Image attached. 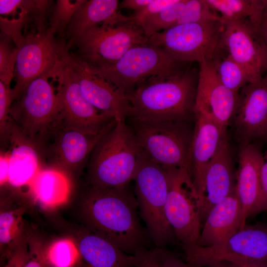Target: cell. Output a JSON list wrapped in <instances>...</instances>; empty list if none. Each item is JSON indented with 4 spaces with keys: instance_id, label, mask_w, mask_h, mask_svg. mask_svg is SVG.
Returning a JSON list of instances; mask_svg holds the SVG:
<instances>
[{
    "instance_id": "cell-11",
    "label": "cell",
    "mask_w": 267,
    "mask_h": 267,
    "mask_svg": "<svg viewBox=\"0 0 267 267\" xmlns=\"http://www.w3.org/2000/svg\"><path fill=\"white\" fill-rule=\"evenodd\" d=\"M51 78L58 83L56 90L60 127L97 135L115 121L111 116L99 111L87 101L62 58Z\"/></svg>"
},
{
    "instance_id": "cell-14",
    "label": "cell",
    "mask_w": 267,
    "mask_h": 267,
    "mask_svg": "<svg viewBox=\"0 0 267 267\" xmlns=\"http://www.w3.org/2000/svg\"><path fill=\"white\" fill-rule=\"evenodd\" d=\"M85 98L100 112L117 122H126L129 104L125 93L107 81L92 66L65 50L62 56Z\"/></svg>"
},
{
    "instance_id": "cell-35",
    "label": "cell",
    "mask_w": 267,
    "mask_h": 267,
    "mask_svg": "<svg viewBox=\"0 0 267 267\" xmlns=\"http://www.w3.org/2000/svg\"><path fill=\"white\" fill-rule=\"evenodd\" d=\"M12 39L2 33L0 40V81L10 87L14 73L18 52L17 47L12 45Z\"/></svg>"
},
{
    "instance_id": "cell-17",
    "label": "cell",
    "mask_w": 267,
    "mask_h": 267,
    "mask_svg": "<svg viewBox=\"0 0 267 267\" xmlns=\"http://www.w3.org/2000/svg\"><path fill=\"white\" fill-rule=\"evenodd\" d=\"M194 111L209 115L227 136V129L239 99V92L224 86L220 81L211 60L199 63Z\"/></svg>"
},
{
    "instance_id": "cell-1",
    "label": "cell",
    "mask_w": 267,
    "mask_h": 267,
    "mask_svg": "<svg viewBox=\"0 0 267 267\" xmlns=\"http://www.w3.org/2000/svg\"><path fill=\"white\" fill-rule=\"evenodd\" d=\"M83 211L92 233L102 237L125 253L134 255L146 248L151 239L140 223L138 203L128 186L100 188L90 185Z\"/></svg>"
},
{
    "instance_id": "cell-41",
    "label": "cell",
    "mask_w": 267,
    "mask_h": 267,
    "mask_svg": "<svg viewBox=\"0 0 267 267\" xmlns=\"http://www.w3.org/2000/svg\"><path fill=\"white\" fill-rule=\"evenodd\" d=\"M9 152L1 153L0 156V184L3 186L8 182L9 173Z\"/></svg>"
},
{
    "instance_id": "cell-28",
    "label": "cell",
    "mask_w": 267,
    "mask_h": 267,
    "mask_svg": "<svg viewBox=\"0 0 267 267\" xmlns=\"http://www.w3.org/2000/svg\"><path fill=\"white\" fill-rule=\"evenodd\" d=\"M221 82L237 92L250 83L244 69L218 45L211 60Z\"/></svg>"
},
{
    "instance_id": "cell-45",
    "label": "cell",
    "mask_w": 267,
    "mask_h": 267,
    "mask_svg": "<svg viewBox=\"0 0 267 267\" xmlns=\"http://www.w3.org/2000/svg\"><path fill=\"white\" fill-rule=\"evenodd\" d=\"M210 267H238L234 263L228 261H221L216 263Z\"/></svg>"
},
{
    "instance_id": "cell-12",
    "label": "cell",
    "mask_w": 267,
    "mask_h": 267,
    "mask_svg": "<svg viewBox=\"0 0 267 267\" xmlns=\"http://www.w3.org/2000/svg\"><path fill=\"white\" fill-rule=\"evenodd\" d=\"M49 27L24 37L18 48L14 78L11 89L12 101L36 79L51 75L60 63L66 49L65 39L57 40Z\"/></svg>"
},
{
    "instance_id": "cell-4",
    "label": "cell",
    "mask_w": 267,
    "mask_h": 267,
    "mask_svg": "<svg viewBox=\"0 0 267 267\" xmlns=\"http://www.w3.org/2000/svg\"><path fill=\"white\" fill-rule=\"evenodd\" d=\"M49 78L33 80L10 109L12 133L33 145L49 139L60 127L58 98Z\"/></svg>"
},
{
    "instance_id": "cell-29",
    "label": "cell",
    "mask_w": 267,
    "mask_h": 267,
    "mask_svg": "<svg viewBox=\"0 0 267 267\" xmlns=\"http://www.w3.org/2000/svg\"><path fill=\"white\" fill-rule=\"evenodd\" d=\"M44 256L48 267H73L81 259L78 246L69 238L53 242Z\"/></svg>"
},
{
    "instance_id": "cell-7",
    "label": "cell",
    "mask_w": 267,
    "mask_h": 267,
    "mask_svg": "<svg viewBox=\"0 0 267 267\" xmlns=\"http://www.w3.org/2000/svg\"><path fill=\"white\" fill-rule=\"evenodd\" d=\"M147 38L142 29L130 20L115 25L95 26L66 44L69 51L93 67H101L118 60L132 47L145 44Z\"/></svg>"
},
{
    "instance_id": "cell-23",
    "label": "cell",
    "mask_w": 267,
    "mask_h": 267,
    "mask_svg": "<svg viewBox=\"0 0 267 267\" xmlns=\"http://www.w3.org/2000/svg\"><path fill=\"white\" fill-rule=\"evenodd\" d=\"M119 7L118 0H86L77 10L66 29V44L95 26L102 24L114 26L131 20L130 16L118 11Z\"/></svg>"
},
{
    "instance_id": "cell-5",
    "label": "cell",
    "mask_w": 267,
    "mask_h": 267,
    "mask_svg": "<svg viewBox=\"0 0 267 267\" xmlns=\"http://www.w3.org/2000/svg\"><path fill=\"white\" fill-rule=\"evenodd\" d=\"M126 123L134 133L140 148L152 161L164 168H178L189 172L194 118L165 121L128 118Z\"/></svg>"
},
{
    "instance_id": "cell-44",
    "label": "cell",
    "mask_w": 267,
    "mask_h": 267,
    "mask_svg": "<svg viewBox=\"0 0 267 267\" xmlns=\"http://www.w3.org/2000/svg\"><path fill=\"white\" fill-rule=\"evenodd\" d=\"M21 0H0V15H7L14 12L20 4Z\"/></svg>"
},
{
    "instance_id": "cell-38",
    "label": "cell",
    "mask_w": 267,
    "mask_h": 267,
    "mask_svg": "<svg viewBox=\"0 0 267 267\" xmlns=\"http://www.w3.org/2000/svg\"><path fill=\"white\" fill-rule=\"evenodd\" d=\"M267 210V150L264 155L261 172V191L256 215Z\"/></svg>"
},
{
    "instance_id": "cell-37",
    "label": "cell",
    "mask_w": 267,
    "mask_h": 267,
    "mask_svg": "<svg viewBox=\"0 0 267 267\" xmlns=\"http://www.w3.org/2000/svg\"><path fill=\"white\" fill-rule=\"evenodd\" d=\"M178 1V0H152V2L142 9L135 11L130 17L133 22L140 26L146 20Z\"/></svg>"
},
{
    "instance_id": "cell-13",
    "label": "cell",
    "mask_w": 267,
    "mask_h": 267,
    "mask_svg": "<svg viewBox=\"0 0 267 267\" xmlns=\"http://www.w3.org/2000/svg\"><path fill=\"white\" fill-rule=\"evenodd\" d=\"M185 258L191 267H210L221 261L267 262V222L246 224L220 245L198 246Z\"/></svg>"
},
{
    "instance_id": "cell-2",
    "label": "cell",
    "mask_w": 267,
    "mask_h": 267,
    "mask_svg": "<svg viewBox=\"0 0 267 267\" xmlns=\"http://www.w3.org/2000/svg\"><path fill=\"white\" fill-rule=\"evenodd\" d=\"M198 76L199 69L187 67L143 79L125 93L129 104L127 119L152 121L194 119Z\"/></svg>"
},
{
    "instance_id": "cell-9",
    "label": "cell",
    "mask_w": 267,
    "mask_h": 267,
    "mask_svg": "<svg viewBox=\"0 0 267 267\" xmlns=\"http://www.w3.org/2000/svg\"><path fill=\"white\" fill-rule=\"evenodd\" d=\"M165 168L168 181L166 216L185 253L198 246L200 237L197 195L187 170Z\"/></svg>"
},
{
    "instance_id": "cell-27",
    "label": "cell",
    "mask_w": 267,
    "mask_h": 267,
    "mask_svg": "<svg viewBox=\"0 0 267 267\" xmlns=\"http://www.w3.org/2000/svg\"><path fill=\"white\" fill-rule=\"evenodd\" d=\"M221 21L247 20L257 24L265 0H206Z\"/></svg>"
},
{
    "instance_id": "cell-26",
    "label": "cell",
    "mask_w": 267,
    "mask_h": 267,
    "mask_svg": "<svg viewBox=\"0 0 267 267\" xmlns=\"http://www.w3.org/2000/svg\"><path fill=\"white\" fill-rule=\"evenodd\" d=\"M13 146L9 151L8 182L15 187L29 185L41 170L38 152L34 146L12 134Z\"/></svg>"
},
{
    "instance_id": "cell-24",
    "label": "cell",
    "mask_w": 267,
    "mask_h": 267,
    "mask_svg": "<svg viewBox=\"0 0 267 267\" xmlns=\"http://www.w3.org/2000/svg\"><path fill=\"white\" fill-rule=\"evenodd\" d=\"M78 246L85 267L134 266V255L125 253L108 240L91 232L82 236Z\"/></svg>"
},
{
    "instance_id": "cell-8",
    "label": "cell",
    "mask_w": 267,
    "mask_h": 267,
    "mask_svg": "<svg viewBox=\"0 0 267 267\" xmlns=\"http://www.w3.org/2000/svg\"><path fill=\"white\" fill-rule=\"evenodd\" d=\"M222 27L221 20L178 24L151 36L146 43L163 49L178 62L201 63L212 59Z\"/></svg>"
},
{
    "instance_id": "cell-33",
    "label": "cell",
    "mask_w": 267,
    "mask_h": 267,
    "mask_svg": "<svg viewBox=\"0 0 267 267\" xmlns=\"http://www.w3.org/2000/svg\"><path fill=\"white\" fill-rule=\"evenodd\" d=\"M22 212L15 210L3 212L0 215V243L1 248L11 246L20 236L22 228Z\"/></svg>"
},
{
    "instance_id": "cell-15",
    "label": "cell",
    "mask_w": 267,
    "mask_h": 267,
    "mask_svg": "<svg viewBox=\"0 0 267 267\" xmlns=\"http://www.w3.org/2000/svg\"><path fill=\"white\" fill-rule=\"evenodd\" d=\"M218 46L245 71L250 83L267 71V47L256 27L249 20L222 22Z\"/></svg>"
},
{
    "instance_id": "cell-19",
    "label": "cell",
    "mask_w": 267,
    "mask_h": 267,
    "mask_svg": "<svg viewBox=\"0 0 267 267\" xmlns=\"http://www.w3.org/2000/svg\"><path fill=\"white\" fill-rule=\"evenodd\" d=\"M231 151L228 136L223 138L208 164L205 176L203 201L198 208L201 222L235 186Z\"/></svg>"
},
{
    "instance_id": "cell-43",
    "label": "cell",
    "mask_w": 267,
    "mask_h": 267,
    "mask_svg": "<svg viewBox=\"0 0 267 267\" xmlns=\"http://www.w3.org/2000/svg\"><path fill=\"white\" fill-rule=\"evenodd\" d=\"M152 0H124L119 7L122 8L131 9L137 11L148 5Z\"/></svg>"
},
{
    "instance_id": "cell-18",
    "label": "cell",
    "mask_w": 267,
    "mask_h": 267,
    "mask_svg": "<svg viewBox=\"0 0 267 267\" xmlns=\"http://www.w3.org/2000/svg\"><path fill=\"white\" fill-rule=\"evenodd\" d=\"M194 128L191 143L188 171L197 195L198 208L205 193V176L207 167L217 151L224 136L219 128L206 113L194 111Z\"/></svg>"
},
{
    "instance_id": "cell-40",
    "label": "cell",
    "mask_w": 267,
    "mask_h": 267,
    "mask_svg": "<svg viewBox=\"0 0 267 267\" xmlns=\"http://www.w3.org/2000/svg\"><path fill=\"white\" fill-rule=\"evenodd\" d=\"M28 255L26 245H19L7 257V261L3 267H24Z\"/></svg>"
},
{
    "instance_id": "cell-20",
    "label": "cell",
    "mask_w": 267,
    "mask_h": 267,
    "mask_svg": "<svg viewBox=\"0 0 267 267\" xmlns=\"http://www.w3.org/2000/svg\"><path fill=\"white\" fill-rule=\"evenodd\" d=\"M236 190L241 208L242 222L256 215L261 191V172L264 155L257 144L239 147Z\"/></svg>"
},
{
    "instance_id": "cell-3",
    "label": "cell",
    "mask_w": 267,
    "mask_h": 267,
    "mask_svg": "<svg viewBox=\"0 0 267 267\" xmlns=\"http://www.w3.org/2000/svg\"><path fill=\"white\" fill-rule=\"evenodd\" d=\"M141 150L126 122H116L98 140L89 159V185L100 188L128 186L135 175Z\"/></svg>"
},
{
    "instance_id": "cell-34",
    "label": "cell",
    "mask_w": 267,
    "mask_h": 267,
    "mask_svg": "<svg viewBox=\"0 0 267 267\" xmlns=\"http://www.w3.org/2000/svg\"><path fill=\"white\" fill-rule=\"evenodd\" d=\"M221 20L219 15L206 0H186L182 13L176 25Z\"/></svg>"
},
{
    "instance_id": "cell-47",
    "label": "cell",
    "mask_w": 267,
    "mask_h": 267,
    "mask_svg": "<svg viewBox=\"0 0 267 267\" xmlns=\"http://www.w3.org/2000/svg\"><path fill=\"white\" fill-rule=\"evenodd\" d=\"M263 141L267 142V134L263 140Z\"/></svg>"
},
{
    "instance_id": "cell-25",
    "label": "cell",
    "mask_w": 267,
    "mask_h": 267,
    "mask_svg": "<svg viewBox=\"0 0 267 267\" xmlns=\"http://www.w3.org/2000/svg\"><path fill=\"white\" fill-rule=\"evenodd\" d=\"M29 186L35 200L42 208L49 210L66 203L71 190L68 176L57 168L41 170Z\"/></svg>"
},
{
    "instance_id": "cell-32",
    "label": "cell",
    "mask_w": 267,
    "mask_h": 267,
    "mask_svg": "<svg viewBox=\"0 0 267 267\" xmlns=\"http://www.w3.org/2000/svg\"><path fill=\"white\" fill-rule=\"evenodd\" d=\"M86 0H57L50 20L49 28L61 39H65L66 29L79 8Z\"/></svg>"
},
{
    "instance_id": "cell-16",
    "label": "cell",
    "mask_w": 267,
    "mask_h": 267,
    "mask_svg": "<svg viewBox=\"0 0 267 267\" xmlns=\"http://www.w3.org/2000/svg\"><path fill=\"white\" fill-rule=\"evenodd\" d=\"M229 126L239 147L263 141L267 134V74L240 89Z\"/></svg>"
},
{
    "instance_id": "cell-10",
    "label": "cell",
    "mask_w": 267,
    "mask_h": 267,
    "mask_svg": "<svg viewBox=\"0 0 267 267\" xmlns=\"http://www.w3.org/2000/svg\"><path fill=\"white\" fill-rule=\"evenodd\" d=\"M185 64L163 49L145 43L132 47L113 64L92 67L126 93L143 79L177 72L185 68Z\"/></svg>"
},
{
    "instance_id": "cell-30",
    "label": "cell",
    "mask_w": 267,
    "mask_h": 267,
    "mask_svg": "<svg viewBox=\"0 0 267 267\" xmlns=\"http://www.w3.org/2000/svg\"><path fill=\"white\" fill-rule=\"evenodd\" d=\"M134 256V267H191L165 247L143 248Z\"/></svg>"
},
{
    "instance_id": "cell-22",
    "label": "cell",
    "mask_w": 267,
    "mask_h": 267,
    "mask_svg": "<svg viewBox=\"0 0 267 267\" xmlns=\"http://www.w3.org/2000/svg\"><path fill=\"white\" fill-rule=\"evenodd\" d=\"M116 122L114 121L104 131L97 135L60 127L50 137L53 141L49 150L54 162L67 170L72 171L81 167L89 159L98 140Z\"/></svg>"
},
{
    "instance_id": "cell-46",
    "label": "cell",
    "mask_w": 267,
    "mask_h": 267,
    "mask_svg": "<svg viewBox=\"0 0 267 267\" xmlns=\"http://www.w3.org/2000/svg\"><path fill=\"white\" fill-rule=\"evenodd\" d=\"M243 263L247 267H267V262H244Z\"/></svg>"
},
{
    "instance_id": "cell-36",
    "label": "cell",
    "mask_w": 267,
    "mask_h": 267,
    "mask_svg": "<svg viewBox=\"0 0 267 267\" xmlns=\"http://www.w3.org/2000/svg\"><path fill=\"white\" fill-rule=\"evenodd\" d=\"M11 89L0 81V130L1 136L9 135L12 126L9 112L12 102L10 95Z\"/></svg>"
},
{
    "instance_id": "cell-6",
    "label": "cell",
    "mask_w": 267,
    "mask_h": 267,
    "mask_svg": "<svg viewBox=\"0 0 267 267\" xmlns=\"http://www.w3.org/2000/svg\"><path fill=\"white\" fill-rule=\"evenodd\" d=\"M140 217L156 247H165L175 237L165 213L168 192L166 170L152 161L141 149L134 180Z\"/></svg>"
},
{
    "instance_id": "cell-42",
    "label": "cell",
    "mask_w": 267,
    "mask_h": 267,
    "mask_svg": "<svg viewBox=\"0 0 267 267\" xmlns=\"http://www.w3.org/2000/svg\"><path fill=\"white\" fill-rule=\"evenodd\" d=\"M255 27L267 47V0H265L259 21Z\"/></svg>"
},
{
    "instance_id": "cell-31",
    "label": "cell",
    "mask_w": 267,
    "mask_h": 267,
    "mask_svg": "<svg viewBox=\"0 0 267 267\" xmlns=\"http://www.w3.org/2000/svg\"><path fill=\"white\" fill-rule=\"evenodd\" d=\"M186 0H178L173 5L144 21L140 25L147 39L151 36L175 26L179 19Z\"/></svg>"
},
{
    "instance_id": "cell-48",
    "label": "cell",
    "mask_w": 267,
    "mask_h": 267,
    "mask_svg": "<svg viewBox=\"0 0 267 267\" xmlns=\"http://www.w3.org/2000/svg\"><path fill=\"white\" fill-rule=\"evenodd\" d=\"M266 74H267V71H266Z\"/></svg>"
},
{
    "instance_id": "cell-39",
    "label": "cell",
    "mask_w": 267,
    "mask_h": 267,
    "mask_svg": "<svg viewBox=\"0 0 267 267\" xmlns=\"http://www.w3.org/2000/svg\"><path fill=\"white\" fill-rule=\"evenodd\" d=\"M24 267H48L44 256V251L40 245L29 246L28 255Z\"/></svg>"
},
{
    "instance_id": "cell-21",
    "label": "cell",
    "mask_w": 267,
    "mask_h": 267,
    "mask_svg": "<svg viewBox=\"0 0 267 267\" xmlns=\"http://www.w3.org/2000/svg\"><path fill=\"white\" fill-rule=\"evenodd\" d=\"M241 208L235 186L231 193L214 206L201 229L198 246L217 247L242 228Z\"/></svg>"
}]
</instances>
